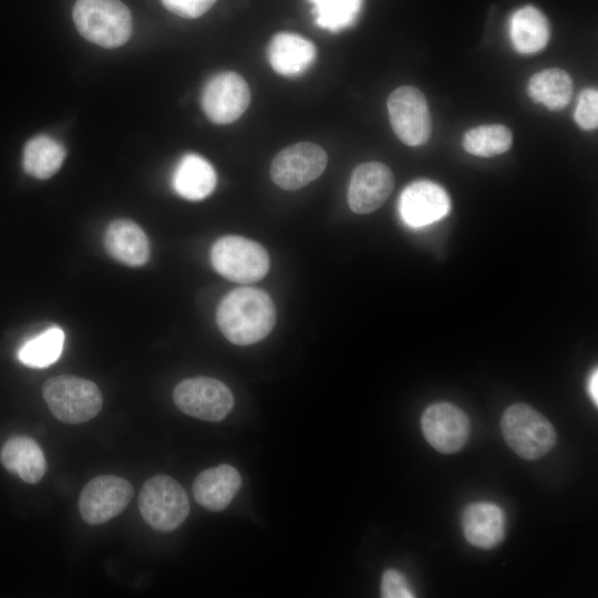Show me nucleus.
I'll return each mask as SVG.
<instances>
[{"mask_svg":"<svg viewBox=\"0 0 598 598\" xmlns=\"http://www.w3.org/2000/svg\"><path fill=\"white\" fill-rule=\"evenodd\" d=\"M216 321L231 343L249 346L262 340L272 330L276 309L267 292L257 288H237L220 301Z\"/></svg>","mask_w":598,"mask_h":598,"instance_id":"1","label":"nucleus"},{"mask_svg":"<svg viewBox=\"0 0 598 598\" xmlns=\"http://www.w3.org/2000/svg\"><path fill=\"white\" fill-rule=\"evenodd\" d=\"M73 20L80 34L103 48L126 43L132 33V16L120 0H76Z\"/></svg>","mask_w":598,"mask_h":598,"instance_id":"2","label":"nucleus"},{"mask_svg":"<svg viewBox=\"0 0 598 598\" xmlns=\"http://www.w3.org/2000/svg\"><path fill=\"white\" fill-rule=\"evenodd\" d=\"M507 445L524 460H537L549 453L557 442L551 423L525 403L508 406L501 419Z\"/></svg>","mask_w":598,"mask_h":598,"instance_id":"3","label":"nucleus"},{"mask_svg":"<svg viewBox=\"0 0 598 598\" xmlns=\"http://www.w3.org/2000/svg\"><path fill=\"white\" fill-rule=\"evenodd\" d=\"M42 394L51 413L68 424H80L93 419L103 405L97 385L75 375L50 378L43 384Z\"/></svg>","mask_w":598,"mask_h":598,"instance_id":"4","label":"nucleus"},{"mask_svg":"<svg viewBox=\"0 0 598 598\" xmlns=\"http://www.w3.org/2000/svg\"><path fill=\"white\" fill-rule=\"evenodd\" d=\"M138 508L152 528L172 532L187 518L189 501L178 482L159 474L144 482L138 495Z\"/></svg>","mask_w":598,"mask_h":598,"instance_id":"5","label":"nucleus"},{"mask_svg":"<svg viewBox=\"0 0 598 598\" xmlns=\"http://www.w3.org/2000/svg\"><path fill=\"white\" fill-rule=\"evenodd\" d=\"M210 260L220 276L240 283L260 280L270 266L269 255L259 243L236 235L217 239L210 250Z\"/></svg>","mask_w":598,"mask_h":598,"instance_id":"6","label":"nucleus"},{"mask_svg":"<svg viewBox=\"0 0 598 598\" xmlns=\"http://www.w3.org/2000/svg\"><path fill=\"white\" fill-rule=\"evenodd\" d=\"M176 406L193 417L219 422L234 406V396L219 380L197 377L181 381L173 391Z\"/></svg>","mask_w":598,"mask_h":598,"instance_id":"7","label":"nucleus"},{"mask_svg":"<svg viewBox=\"0 0 598 598\" xmlns=\"http://www.w3.org/2000/svg\"><path fill=\"white\" fill-rule=\"evenodd\" d=\"M388 112L395 135L409 146L427 142L432 121L423 93L414 86H400L388 99Z\"/></svg>","mask_w":598,"mask_h":598,"instance_id":"8","label":"nucleus"},{"mask_svg":"<svg viewBox=\"0 0 598 598\" xmlns=\"http://www.w3.org/2000/svg\"><path fill=\"white\" fill-rule=\"evenodd\" d=\"M250 102V90L241 75L226 71L210 78L203 87L202 109L215 124L238 120Z\"/></svg>","mask_w":598,"mask_h":598,"instance_id":"9","label":"nucleus"},{"mask_svg":"<svg viewBox=\"0 0 598 598\" xmlns=\"http://www.w3.org/2000/svg\"><path fill=\"white\" fill-rule=\"evenodd\" d=\"M327 166V154L317 144L301 142L280 151L274 158L270 176L276 185L296 190L318 178Z\"/></svg>","mask_w":598,"mask_h":598,"instance_id":"10","label":"nucleus"},{"mask_svg":"<svg viewBox=\"0 0 598 598\" xmlns=\"http://www.w3.org/2000/svg\"><path fill=\"white\" fill-rule=\"evenodd\" d=\"M132 484L118 476L101 475L92 478L79 497V511L90 525H100L122 513L132 499Z\"/></svg>","mask_w":598,"mask_h":598,"instance_id":"11","label":"nucleus"},{"mask_svg":"<svg viewBox=\"0 0 598 598\" xmlns=\"http://www.w3.org/2000/svg\"><path fill=\"white\" fill-rule=\"evenodd\" d=\"M424 439L436 451L451 454L466 444L471 425L463 410L450 402H436L421 417Z\"/></svg>","mask_w":598,"mask_h":598,"instance_id":"12","label":"nucleus"},{"mask_svg":"<svg viewBox=\"0 0 598 598\" xmlns=\"http://www.w3.org/2000/svg\"><path fill=\"white\" fill-rule=\"evenodd\" d=\"M398 209L406 226L422 228L444 218L451 209V200L442 186L421 179L402 190Z\"/></svg>","mask_w":598,"mask_h":598,"instance_id":"13","label":"nucleus"},{"mask_svg":"<svg viewBox=\"0 0 598 598\" xmlns=\"http://www.w3.org/2000/svg\"><path fill=\"white\" fill-rule=\"evenodd\" d=\"M394 187L391 169L379 162L359 165L352 173L348 188V203L355 214H369L378 209Z\"/></svg>","mask_w":598,"mask_h":598,"instance_id":"14","label":"nucleus"},{"mask_svg":"<svg viewBox=\"0 0 598 598\" xmlns=\"http://www.w3.org/2000/svg\"><path fill=\"white\" fill-rule=\"evenodd\" d=\"M462 528L471 545L491 549L498 546L505 537L506 516L496 504L475 502L463 511Z\"/></svg>","mask_w":598,"mask_h":598,"instance_id":"15","label":"nucleus"},{"mask_svg":"<svg viewBox=\"0 0 598 598\" xmlns=\"http://www.w3.org/2000/svg\"><path fill=\"white\" fill-rule=\"evenodd\" d=\"M241 485L238 471L229 464L200 472L193 483L195 501L212 512L224 511Z\"/></svg>","mask_w":598,"mask_h":598,"instance_id":"16","label":"nucleus"},{"mask_svg":"<svg viewBox=\"0 0 598 598\" xmlns=\"http://www.w3.org/2000/svg\"><path fill=\"white\" fill-rule=\"evenodd\" d=\"M267 54L276 73L283 76H298L313 64L317 49L311 41L301 35L280 32L271 39Z\"/></svg>","mask_w":598,"mask_h":598,"instance_id":"17","label":"nucleus"},{"mask_svg":"<svg viewBox=\"0 0 598 598\" xmlns=\"http://www.w3.org/2000/svg\"><path fill=\"white\" fill-rule=\"evenodd\" d=\"M104 247L112 258L130 267L143 266L150 257L145 233L130 219H116L109 224Z\"/></svg>","mask_w":598,"mask_h":598,"instance_id":"18","label":"nucleus"},{"mask_svg":"<svg viewBox=\"0 0 598 598\" xmlns=\"http://www.w3.org/2000/svg\"><path fill=\"white\" fill-rule=\"evenodd\" d=\"M216 181L212 164L204 157L190 153L184 155L175 166L172 186L181 197L200 200L213 193Z\"/></svg>","mask_w":598,"mask_h":598,"instance_id":"19","label":"nucleus"},{"mask_svg":"<svg viewBox=\"0 0 598 598\" xmlns=\"http://www.w3.org/2000/svg\"><path fill=\"white\" fill-rule=\"evenodd\" d=\"M2 465L22 481L35 484L47 472L45 456L39 444L29 436L9 439L0 453Z\"/></svg>","mask_w":598,"mask_h":598,"instance_id":"20","label":"nucleus"},{"mask_svg":"<svg viewBox=\"0 0 598 598\" xmlns=\"http://www.w3.org/2000/svg\"><path fill=\"white\" fill-rule=\"evenodd\" d=\"M509 35L517 52L536 53L543 50L549 40L548 21L537 8L526 6L512 16Z\"/></svg>","mask_w":598,"mask_h":598,"instance_id":"21","label":"nucleus"},{"mask_svg":"<svg viewBox=\"0 0 598 598\" xmlns=\"http://www.w3.org/2000/svg\"><path fill=\"white\" fill-rule=\"evenodd\" d=\"M65 158L63 145L48 135L29 140L23 148L22 166L27 174L39 179L53 176Z\"/></svg>","mask_w":598,"mask_h":598,"instance_id":"22","label":"nucleus"},{"mask_svg":"<svg viewBox=\"0 0 598 598\" xmlns=\"http://www.w3.org/2000/svg\"><path fill=\"white\" fill-rule=\"evenodd\" d=\"M528 93L537 103L558 111L564 109L571 99L573 81L561 69H546L530 78Z\"/></svg>","mask_w":598,"mask_h":598,"instance_id":"23","label":"nucleus"},{"mask_svg":"<svg viewBox=\"0 0 598 598\" xmlns=\"http://www.w3.org/2000/svg\"><path fill=\"white\" fill-rule=\"evenodd\" d=\"M64 332L58 327L44 330L22 344L18 352L20 361L31 368H45L61 355Z\"/></svg>","mask_w":598,"mask_h":598,"instance_id":"24","label":"nucleus"},{"mask_svg":"<svg viewBox=\"0 0 598 598\" xmlns=\"http://www.w3.org/2000/svg\"><path fill=\"white\" fill-rule=\"evenodd\" d=\"M462 143L464 150L470 154L493 157L511 148L513 135L505 125H482L467 131Z\"/></svg>","mask_w":598,"mask_h":598,"instance_id":"25","label":"nucleus"},{"mask_svg":"<svg viewBox=\"0 0 598 598\" xmlns=\"http://www.w3.org/2000/svg\"><path fill=\"white\" fill-rule=\"evenodd\" d=\"M316 24L330 32L351 27L361 10L362 0H309Z\"/></svg>","mask_w":598,"mask_h":598,"instance_id":"26","label":"nucleus"},{"mask_svg":"<svg viewBox=\"0 0 598 598\" xmlns=\"http://www.w3.org/2000/svg\"><path fill=\"white\" fill-rule=\"evenodd\" d=\"M575 122L587 131L598 126V92L596 89L582 91L575 110Z\"/></svg>","mask_w":598,"mask_h":598,"instance_id":"27","label":"nucleus"},{"mask_svg":"<svg viewBox=\"0 0 598 598\" xmlns=\"http://www.w3.org/2000/svg\"><path fill=\"white\" fill-rule=\"evenodd\" d=\"M381 597L413 598L415 597L406 577L399 570L389 568L382 575Z\"/></svg>","mask_w":598,"mask_h":598,"instance_id":"28","label":"nucleus"},{"mask_svg":"<svg viewBox=\"0 0 598 598\" xmlns=\"http://www.w3.org/2000/svg\"><path fill=\"white\" fill-rule=\"evenodd\" d=\"M163 6L172 13L195 19L208 11L217 0H161Z\"/></svg>","mask_w":598,"mask_h":598,"instance_id":"29","label":"nucleus"},{"mask_svg":"<svg viewBox=\"0 0 598 598\" xmlns=\"http://www.w3.org/2000/svg\"><path fill=\"white\" fill-rule=\"evenodd\" d=\"M588 393L595 403V405H598V371L597 368L592 370V372L589 375L588 383H587Z\"/></svg>","mask_w":598,"mask_h":598,"instance_id":"30","label":"nucleus"}]
</instances>
